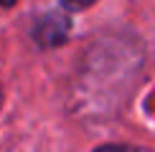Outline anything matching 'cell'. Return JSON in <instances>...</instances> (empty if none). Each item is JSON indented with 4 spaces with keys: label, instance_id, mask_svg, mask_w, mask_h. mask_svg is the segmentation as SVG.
Instances as JSON below:
<instances>
[{
    "label": "cell",
    "instance_id": "5",
    "mask_svg": "<svg viewBox=\"0 0 155 152\" xmlns=\"http://www.w3.org/2000/svg\"><path fill=\"white\" fill-rule=\"evenodd\" d=\"M0 99H3V91H0Z\"/></svg>",
    "mask_w": 155,
    "mask_h": 152
},
{
    "label": "cell",
    "instance_id": "1",
    "mask_svg": "<svg viewBox=\"0 0 155 152\" xmlns=\"http://www.w3.org/2000/svg\"><path fill=\"white\" fill-rule=\"evenodd\" d=\"M71 33V23L64 13H48V15L38 18L36 28H33V38L41 43L43 48H54L61 46Z\"/></svg>",
    "mask_w": 155,
    "mask_h": 152
},
{
    "label": "cell",
    "instance_id": "3",
    "mask_svg": "<svg viewBox=\"0 0 155 152\" xmlns=\"http://www.w3.org/2000/svg\"><path fill=\"white\" fill-rule=\"evenodd\" d=\"M94 152H137V150L127 147V144H104V147H97Z\"/></svg>",
    "mask_w": 155,
    "mask_h": 152
},
{
    "label": "cell",
    "instance_id": "2",
    "mask_svg": "<svg viewBox=\"0 0 155 152\" xmlns=\"http://www.w3.org/2000/svg\"><path fill=\"white\" fill-rule=\"evenodd\" d=\"M59 3H61L66 10H84V8H89L94 0H59Z\"/></svg>",
    "mask_w": 155,
    "mask_h": 152
},
{
    "label": "cell",
    "instance_id": "4",
    "mask_svg": "<svg viewBox=\"0 0 155 152\" xmlns=\"http://www.w3.org/2000/svg\"><path fill=\"white\" fill-rule=\"evenodd\" d=\"M13 3H15V0H0V8H10Z\"/></svg>",
    "mask_w": 155,
    "mask_h": 152
}]
</instances>
